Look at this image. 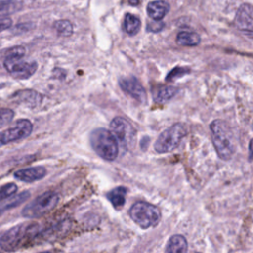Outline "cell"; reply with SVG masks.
I'll return each instance as SVG.
<instances>
[{
    "instance_id": "1",
    "label": "cell",
    "mask_w": 253,
    "mask_h": 253,
    "mask_svg": "<svg viewBox=\"0 0 253 253\" xmlns=\"http://www.w3.org/2000/svg\"><path fill=\"white\" fill-rule=\"evenodd\" d=\"M211 139L219 158L229 160L236 149L234 135L228 125L221 120H214L211 124Z\"/></svg>"
},
{
    "instance_id": "2",
    "label": "cell",
    "mask_w": 253,
    "mask_h": 253,
    "mask_svg": "<svg viewBox=\"0 0 253 253\" xmlns=\"http://www.w3.org/2000/svg\"><path fill=\"white\" fill-rule=\"evenodd\" d=\"M90 143L94 151L103 159L113 161L119 154V145L114 134L106 128H96L90 134Z\"/></svg>"
},
{
    "instance_id": "3",
    "label": "cell",
    "mask_w": 253,
    "mask_h": 253,
    "mask_svg": "<svg viewBox=\"0 0 253 253\" xmlns=\"http://www.w3.org/2000/svg\"><path fill=\"white\" fill-rule=\"evenodd\" d=\"M130 218L142 229H147L158 224L161 213L159 209L147 202H136L129 209Z\"/></svg>"
},
{
    "instance_id": "4",
    "label": "cell",
    "mask_w": 253,
    "mask_h": 253,
    "mask_svg": "<svg viewBox=\"0 0 253 253\" xmlns=\"http://www.w3.org/2000/svg\"><path fill=\"white\" fill-rule=\"evenodd\" d=\"M59 201V196L57 193L48 191L29 203L22 211V215L26 218H38L45 213L49 212L55 208Z\"/></svg>"
},
{
    "instance_id": "5",
    "label": "cell",
    "mask_w": 253,
    "mask_h": 253,
    "mask_svg": "<svg viewBox=\"0 0 253 253\" xmlns=\"http://www.w3.org/2000/svg\"><path fill=\"white\" fill-rule=\"evenodd\" d=\"M186 134L187 129L183 124H174L160 133L154 143L155 151L158 153H166L174 150L178 147Z\"/></svg>"
},
{
    "instance_id": "6",
    "label": "cell",
    "mask_w": 253,
    "mask_h": 253,
    "mask_svg": "<svg viewBox=\"0 0 253 253\" xmlns=\"http://www.w3.org/2000/svg\"><path fill=\"white\" fill-rule=\"evenodd\" d=\"M34 230L33 225L18 224L7 230L0 237V247L2 250L11 252L19 249L23 242L32 234Z\"/></svg>"
},
{
    "instance_id": "7",
    "label": "cell",
    "mask_w": 253,
    "mask_h": 253,
    "mask_svg": "<svg viewBox=\"0 0 253 253\" xmlns=\"http://www.w3.org/2000/svg\"><path fill=\"white\" fill-rule=\"evenodd\" d=\"M3 65L8 73L18 80H25L30 78L38 69V63L36 61H28L20 59H4Z\"/></svg>"
},
{
    "instance_id": "8",
    "label": "cell",
    "mask_w": 253,
    "mask_h": 253,
    "mask_svg": "<svg viewBox=\"0 0 253 253\" xmlns=\"http://www.w3.org/2000/svg\"><path fill=\"white\" fill-rule=\"evenodd\" d=\"M111 132L124 147H128L134 140V129L124 118L116 117L110 123Z\"/></svg>"
},
{
    "instance_id": "9",
    "label": "cell",
    "mask_w": 253,
    "mask_h": 253,
    "mask_svg": "<svg viewBox=\"0 0 253 253\" xmlns=\"http://www.w3.org/2000/svg\"><path fill=\"white\" fill-rule=\"evenodd\" d=\"M33 131V124L28 119L18 120L11 127L2 131V140L4 144L22 140L28 137Z\"/></svg>"
},
{
    "instance_id": "10",
    "label": "cell",
    "mask_w": 253,
    "mask_h": 253,
    "mask_svg": "<svg viewBox=\"0 0 253 253\" xmlns=\"http://www.w3.org/2000/svg\"><path fill=\"white\" fill-rule=\"evenodd\" d=\"M119 84L126 94L134 98L136 101L140 103H144L146 101L145 89L134 76L123 77L119 80Z\"/></svg>"
},
{
    "instance_id": "11",
    "label": "cell",
    "mask_w": 253,
    "mask_h": 253,
    "mask_svg": "<svg viewBox=\"0 0 253 253\" xmlns=\"http://www.w3.org/2000/svg\"><path fill=\"white\" fill-rule=\"evenodd\" d=\"M252 13H253V10H252L251 4L245 3L238 8L234 18L235 26L239 30L243 31L244 33H247L249 38L252 37V28H253Z\"/></svg>"
},
{
    "instance_id": "12",
    "label": "cell",
    "mask_w": 253,
    "mask_h": 253,
    "mask_svg": "<svg viewBox=\"0 0 253 253\" xmlns=\"http://www.w3.org/2000/svg\"><path fill=\"white\" fill-rule=\"evenodd\" d=\"M46 175V169L43 166H35L16 171L14 177L25 183H33L42 179Z\"/></svg>"
},
{
    "instance_id": "13",
    "label": "cell",
    "mask_w": 253,
    "mask_h": 253,
    "mask_svg": "<svg viewBox=\"0 0 253 253\" xmlns=\"http://www.w3.org/2000/svg\"><path fill=\"white\" fill-rule=\"evenodd\" d=\"M11 99L18 102L19 104H24L30 108H34L42 102V96L35 90L25 89L15 92L11 96Z\"/></svg>"
},
{
    "instance_id": "14",
    "label": "cell",
    "mask_w": 253,
    "mask_h": 253,
    "mask_svg": "<svg viewBox=\"0 0 253 253\" xmlns=\"http://www.w3.org/2000/svg\"><path fill=\"white\" fill-rule=\"evenodd\" d=\"M31 194L28 191L21 192L19 194H12L9 197L5 198L4 200L0 201V214L4 213L5 211L14 209L20 205H22L24 202H26L30 198Z\"/></svg>"
},
{
    "instance_id": "15",
    "label": "cell",
    "mask_w": 253,
    "mask_h": 253,
    "mask_svg": "<svg viewBox=\"0 0 253 253\" xmlns=\"http://www.w3.org/2000/svg\"><path fill=\"white\" fill-rule=\"evenodd\" d=\"M169 4L164 0H155L148 3L146 7L147 15L152 20H162L169 12Z\"/></svg>"
},
{
    "instance_id": "16",
    "label": "cell",
    "mask_w": 253,
    "mask_h": 253,
    "mask_svg": "<svg viewBox=\"0 0 253 253\" xmlns=\"http://www.w3.org/2000/svg\"><path fill=\"white\" fill-rule=\"evenodd\" d=\"M188 249L187 240L183 235L176 234L168 240L165 251L167 253H184Z\"/></svg>"
},
{
    "instance_id": "17",
    "label": "cell",
    "mask_w": 253,
    "mask_h": 253,
    "mask_svg": "<svg viewBox=\"0 0 253 253\" xmlns=\"http://www.w3.org/2000/svg\"><path fill=\"white\" fill-rule=\"evenodd\" d=\"M126 188L125 187H117L111 190L107 194L108 200L112 203L115 209L119 210L122 209L126 203Z\"/></svg>"
},
{
    "instance_id": "18",
    "label": "cell",
    "mask_w": 253,
    "mask_h": 253,
    "mask_svg": "<svg viewBox=\"0 0 253 253\" xmlns=\"http://www.w3.org/2000/svg\"><path fill=\"white\" fill-rule=\"evenodd\" d=\"M176 42L179 45L183 46H195L198 45L201 42V38L197 33L194 32H180L177 35Z\"/></svg>"
},
{
    "instance_id": "19",
    "label": "cell",
    "mask_w": 253,
    "mask_h": 253,
    "mask_svg": "<svg viewBox=\"0 0 253 253\" xmlns=\"http://www.w3.org/2000/svg\"><path fill=\"white\" fill-rule=\"evenodd\" d=\"M140 26H141L140 20L136 16L130 13L126 14L125 20H124V30L127 35L129 36L136 35L140 30Z\"/></svg>"
},
{
    "instance_id": "20",
    "label": "cell",
    "mask_w": 253,
    "mask_h": 253,
    "mask_svg": "<svg viewBox=\"0 0 253 253\" xmlns=\"http://www.w3.org/2000/svg\"><path fill=\"white\" fill-rule=\"evenodd\" d=\"M177 92L178 89L173 86H160L154 92V100L158 103H165L171 100L177 94Z\"/></svg>"
},
{
    "instance_id": "21",
    "label": "cell",
    "mask_w": 253,
    "mask_h": 253,
    "mask_svg": "<svg viewBox=\"0 0 253 253\" xmlns=\"http://www.w3.org/2000/svg\"><path fill=\"white\" fill-rule=\"evenodd\" d=\"M22 8V1L10 0L6 2H0V19L6 18Z\"/></svg>"
},
{
    "instance_id": "22",
    "label": "cell",
    "mask_w": 253,
    "mask_h": 253,
    "mask_svg": "<svg viewBox=\"0 0 253 253\" xmlns=\"http://www.w3.org/2000/svg\"><path fill=\"white\" fill-rule=\"evenodd\" d=\"M55 31L62 37H69L73 33L72 24L68 20H58L54 23Z\"/></svg>"
},
{
    "instance_id": "23",
    "label": "cell",
    "mask_w": 253,
    "mask_h": 253,
    "mask_svg": "<svg viewBox=\"0 0 253 253\" xmlns=\"http://www.w3.org/2000/svg\"><path fill=\"white\" fill-rule=\"evenodd\" d=\"M25 53H26V49H25L24 46H22V45H16V46L10 47L9 49L6 50L4 59H9V60H12V59H20V58H23V57H24Z\"/></svg>"
},
{
    "instance_id": "24",
    "label": "cell",
    "mask_w": 253,
    "mask_h": 253,
    "mask_svg": "<svg viewBox=\"0 0 253 253\" xmlns=\"http://www.w3.org/2000/svg\"><path fill=\"white\" fill-rule=\"evenodd\" d=\"M15 113L9 108H0V128L9 125L14 119Z\"/></svg>"
},
{
    "instance_id": "25",
    "label": "cell",
    "mask_w": 253,
    "mask_h": 253,
    "mask_svg": "<svg viewBox=\"0 0 253 253\" xmlns=\"http://www.w3.org/2000/svg\"><path fill=\"white\" fill-rule=\"evenodd\" d=\"M18 187L15 183H7L0 188V201L4 200L5 198L9 197L10 195L16 193Z\"/></svg>"
},
{
    "instance_id": "26",
    "label": "cell",
    "mask_w": 253,
    "mask_h": 253,
    "mask_svg": "<svg viewBox=\"0 0 253 253\" xmlns=\"http://www.w3.org/2000/svg\"><path fill=\"white\" fill-rule=\"evenodd\" d=\"M189 69L188 68H184V67H175L174 69H172L169 74L166 77L167 81H171V80H175L176 78H179L181 76H184L185 74L189 73Z\"/></svg>"
},
{
    "instance_id": "27",
    "label": "cell",
    "mask_w": 253,
    "mask_h": 253,
    "mask_svg": "<svg viewBox=\"0 0 253 253\" xmlns=\"http://www.w3.org/2000/svg\"><path fill=\"white\" fill-rule=\"evenodd\" d=\"M164 27V23L161 20H153L152 22L148 23L146 26L147 31L153 32V33H157L159 31H161Z\"/></svg>"
},
{
    "instance_id": "28",
    "label": "cell",
    "mask_w": 253,
    "mask_h": 253,
    "mask_svg": "<svg viewBox=\"0 0 253 253\" xmlns=\"http://www.w3.org/2000/svg\"><path fill=\"white\" fill-rule=\"evenodd\" d=\"M12 26V20L9 18H2L0 19V33L4 30L9 29Z\"/></svg>"
},
{
    "instance_id": "29",
    "label": "cell",
    "mask_w": 253,
    "mask_h": 253,
    "mask_svg": "<svg viewBox=\"0 0 253 253\" xmlns=\"http://www.w3.org/2000/svg\"><path fill=\"white\" fill-rule=\"evenodd\" d=\"M252 158V140H250L249 142V160L251 161Z\"/></svg>"
},
{
    "instance_id": "30",
    "label": "cell",
    "mask_w": 253,
    "mask_h": 253,
    "mask_svg": "<svg viewBox=\"0 0 253 253\" xmlns=\"http://www.w3.org/2000/svg\"><path fill=\"white\" fill-rule=\"evenodd\" d=\"M130 5H137L138 4V0H128Z\"/></svg>"
},
{
    "instance_id": "31",
    "label": "cell",
    "mask_w": 253,
    "mask_h": 253,
    "mask_svg": "<svg viewBox=\"0 0 253 253\" xmlns=\"http://www.w3.org/2000/svg\"><path fill=\"white\" fill-rule=\"evenodd\" d=\"M3 145H4V143H3V140H2V133L0 132V147L3 146Z\"/></svg>"
},
{
    "instance_id": "32",
    "label": "cell",
    "mask_w": 253,
    "mask_h": 253,
    "mask_svg": "<svg viewBox=\"0 0 253 253\" xmlns=\"http://www.w3.org/2000/svg\"><path fill=\"white\" fill-rule=\"evenodd\" d=\"M6 1H10V0H0V2H6Z\"/></svg>"
}]
</instances>
